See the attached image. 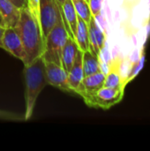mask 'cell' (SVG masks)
Returning a JSON list of instances; mask_svg holds the SVG:
<instances>
[{"instance_id": "20", "label": "cell", "mask_w": 150, "mask_h": 151, "mask_svg": "<svg viewBox=\"0 0 150 151\" xmlns=\"http://www.w3.org/2000/svg\"><path fill=\"white\" fill-rule=\"evenodd\" d=\"M103 0H88V5L90 9L91 15L96 18L98 15L101 14L102 6H103Z\"/></svg>"}, {"instance_id": "11", "label": "cell", "mask_w": 150, "mask_h": 151, "mask_svg": "<svg viewBox=\"0 0 150 151\" xmlns=\"http://www.w3.org/2000/svg\"><path fill=\"white\" fill-rule=\"evenodd\" d=\"M0 14L5 27H14L19 21L20 9L16 7L10 0H0Z\"/></svg>"}, {"instance_id": "15", "label": "cell", "mask_w": 150, "mask_h": 151, "mask_svg": "<svg viewBox=\"0 0 150 151\" xmlns=\"http://www.w3.org/2000/svg\"><path fill=\"white\" fill-rule=\"evenodd\" d=\"M74 40L77 42L79 49L85 52L89 50V37H88V25L82 19L78 16V24Z\"/></svg>"}, {"instance_id": "2", "label": "cell", "mask_w": 150, "mask_h": 151, "mask_svg": "<svg viewBox=\"0 0 150 151\" xmlns=\"http://www.w3.org/2000/svg\"><path fill=\"white\" fill-rule=\"evenodd\" d=\"M25 81V121L29 120L34 113L37 98L48 85L46 78L45 61L42 56L36 58L27 65H24Z\"/></svg>"}, {"instance_id": "26", "label": "cell", "mask_w": 150, "mask_h": 151, "mask_svg": "<svg viewBox=\"0 0 150 151\" xmlns=\"http://www.w3.org/2000/svg\"><path fill=\"white\" fill-rule=\"evenodd\" d=\"M87 1H88V0H87Z\"/></svg>"}, {"instance_id": "13", "label": "cell", "mask_w": 150, "mask_h": 151, "mask_svg": "<svg viewBox=\"0 0 150 151\" xmlns=\"http://www.w3.org/2000/svg\"><path fill=\"white\" fill-rule=\"evenodd\" d=\"M79 50V46L74 38L69 36L61 53V65L67 73L72 68Z\"/></svg>"}, {"instance_id": "6", "label": "cell", "mask_w": 150, "mask_h": 151, "mask_svg": "<svg viewBox=\"0 0 150 151\" xmlns=\"http://www.w3.org/2000/svg\"><path fill=\"white\" fill-rule=\"evenodd\" d=\"M2 43V49H4L18 59L21 60L22 62L25 60V50L16 27L4 28Z\"/></svg>"}, {"instance_id": "14", "label": "cell", "mask_w": 150, "mask_h": 151, "mask_svg": "<svg viewBox=\"0 0 150 151\" xmlns=\"http://www.w3.org/2000/svg\"><path fill=\"white\" fill-rule=\"evenodd\" d=\"M82 67L84 77L101 72L100 58L95 52L88 50L82 55Z\"/></svg>"}, {"instance_id": "17", "label": "cell", "mask_w": 150, "mask_h": 151, "mask_svg": "<svg viewBox=\"0 0 150 151\" xmlns=\"http://www.w3.org/2000/svg\"><path fill=\"white\" fill-rule=\"evenodd\" d=\"M144 63H145V52L141 55V57L139 62L136 63L135 65H132L131 70H130V73H129V74H128V76H127V78H126V82H125L126 86L131 81H133V80L139 74V73H140V72L142 70V68H143Z\"/></svg>"}, {"instance_id": "25", "label": "cell", "mask_w": 150, "mask_h": 151, "mask_svg": "<svg viewBox=\"0 0 150 151\" xmlns=\"http://www.w3.org/2000/svg\"><path fill=\"white\" fill-rule=\"evenodd\" d=\"M57 2V4H58V5L60 6V8H61V6H62V4H64V2L65 1V0H56Z\"/></svg>"}, {"instance_id": "10", "label": "cell", "mask_w": 150, "mask_h": 151, "mask_svg": "<svg viewBox=\"0 0 150 151\" xmlns=\"http://www.w3.org/2000/svg\"><path fill=\"white\" fill-rule=\"evenodd\" d=\"M82 55L83 52L80 50L76 56L75 61L68 72V84L72 93H77L83 79V67H82Z\"/></svg>"}, {"instance_id": "18", "label": "cell", "mask_w": 150, "mask_h": 151, "mask_svg": "<svg viewBox=\"0 0 150 151\" xmlns=\"http://www.w3.org/2000/svg\"><path fill=\"white\" fill-rule=\"evenodd\" d=\"M0 120L20 122V121H25V119L23 114L10 111L0 110Z\"/></svg>"}, {"instance_id": "24", "label": "cell", "mask_w": 150, "mask_h": 151, "mask_svg": "<svg viewBox=\"0 0 150 151\" xmlns=\"http://www.w3.org/2000/svg\"><path fill=\"white\" fill-rule=\"evenodd\" d=\"M0 27H5L4 23V20H3V18H2V16H1V14H0Z\"/></svg>"}, {"instance_id": "7", "label": "cell", "mask_w": 150, "mask_h": 151, "mask_svg": "<svg viewBox=\"0 0 150 151\" xmlns=\"http://www.w3.org/2000/svg\"><path fill=\"white\" fill-rule=\"evenodd\" d=\"M45 68L49 85L57 88L62 91L72 93L68 84V73L61 65L54 62H45Z\"/></svg>"}, {"instance_id": "16", "label": "cell", "mask_w": 150, "mask_h": 151, "mask_svg": "<svg viewBox=\"0 0 150 151\" xmlns=\"http://www.w3.org/2000/svg\"><path fill=\"white\" fill-rule=\"evenodd\" d=\"M78 16L88 24L92 15L90 12L88 2L87 0H71Z\"/></svg>"}, {"instance_id": "23", "label": "cell", "mask_w": 150, "mask_h": 151, "mask_svg": "<svg viewBox=\"0 0 150 151\" xmlns=\"http://www.w3.org/2000/svg\"><path fill=\"white\" fill-rule=\"evenodd\" d=\"M4 27H0V48H2L3 43H2V39H3V35H4Z\"/></svg>"}, {"instance_id": "8", "label": "cell", "mask_w": 150, "mask_h": 151, "mask_svg": "<svg viewBox=\"0 0 150 151\" xmlns=\"http://www.w3.org/2000/svg\"><path fill=\"white\" fill-rule=\"evenodd\" d=\"M88 37H89V50L96 55H100L102 49L105 46L106 38L105 34L97 24L96 19L91 17L88 22Z\"/></svg>"}, {"instance_id": "12", "label": "cell", "mask_w": 150, "mask_h": 151, "mask_svg": "<svg viewBox=\"0 0 150 151\" xmlns=\"http://www.w3.org/2000/svg\"><path fill=\"white\" fill-rule=\"evenodd\" d=\"M105 75L106 74L103 72H99L92 75L84 77L76 94L81 96L82 94H89L97 91L99 88L103 87Z\"/></svg>"}, {"instance_id": "4", "label": "cell", "mask_w": 150, "mask_h": 151, "mask_svg": "<svg viewBox=\"0 0 150 151\" xmlns=\"http://www.w3.org/2000/svg\"><path fill=\"white\" fill-rule=\"evenodd\" d=\"M124 94L125 88L103 87L94 93L82 94L80 96L84 99L85 104L90 107L109 110L122 101Z\"/></svg>"}, {"instance_id": "5", "label": "cell", "mask_w": 150, "mask_h": 151, "mask_svg": "<svg viewBox=\"0 0 150 151\" xmlns=\"http://www.w3.org/2000/svg\"><path fill=\"white\" fill-rule=\"evenodd\" d=\"M61 19L60 6L56 0H40L39 21L44 40Z\"/></svg>"}, {"instance_id": "19", "label": "cell", "mask_w": 150, "mask_h": 151, "mask_svg": "<svg viewBox=\"0 0 150 151\" xmlns=\"http://www.w3.org/2000/svg\"><path fill=\"white\" fill-rule=\"evenodd\" d=\"M144 52H145V51H144V46H141V47H139V46L134 47V49L133 50V51L129 54L127 59H128V61L131 63L132 65H135L136 63L139 62V60H140L141 55H142Z\"/></svg>"}, {"instance_id": "21", "label": "cell", "mask_w": 150, "mask_h": 151, "mask_svg": "<svg viewBox=\"0 0 150 151\" xmlns=\"http://www.w3.org/2000/svg\"><path fill=\"white\" fill-rule=\"evenodd\" d=\"M39 4H40V0H27L28 10L38 20H39Z\"/></svg>"}, {"instance_id": "1", "label": "cell", "mask_w": 150, "mask_h": 151, "mask_svg": "<svg viewBox=\"0 0 150 151\" xmlns=\"http://www.w3.org/2000/svg\"><path fill=\"white\" fill-rule=\"evenodd\" d=\"M16 28L26 53L23 64L27 65L42 56L44 50V39L40 22L30 12L27 6L20 9V16Z\"/></svg>"}, {"instance_id": "9", "label": "cell", "mask_w": 150, "mask_h": 151, "mask_svg": "<svg viewBox=\"0 0 150 151\" xmlns=\"http://www.w3.org/2000/svg\"><path fill=\"white\" fill-rule=\"evenodd\" d=\"M61 15L70 37L74 38L78 24V14L71 0H65L62 4Z\"/></svg>"}, {"instance_id": "3", "label": "cell", "mask_w": 150, "mask_h": 151, "mask_svg": "<svg viewBox=\"0 0 150 151\" xmlns=\"http://www.w3.org/2000/svg\"><path fill=\"white\" fill-rule=\"evenodd\" d=\"M69 37L63 18L50 30L44 40L42 58L45 62H54L61 65L62 50Z\"/></svg>"}, {"instance_id": "22", "label": "cell", "mask_w": 150, "mask_h": 151, "mask_svg": "<svg viewBox=\"0 0 150 151\" xmlns=\"http://www.w3.org/2000/svg\"><path fill=\"white\" fill-rule=\"evenodd\" d=\"M10 1L19 9H22L27 6V0H10Z\"/></svg>"}]
</instances>
